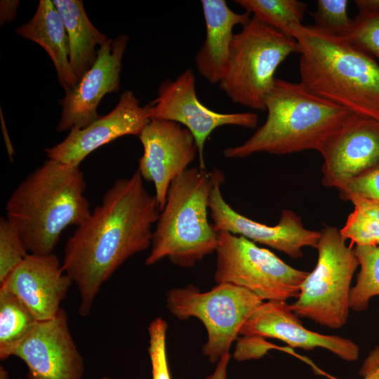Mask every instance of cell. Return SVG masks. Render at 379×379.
<instances>
[{
    "instance_id": "5b68a950",
    "label": "cell",
    "mask_w": 379,
    "mask_h": 379,
    "mask_svg": "<svg viewBox=\"0 0 379 379\" xmlns=\"http://www.w3.org/2000/svg\"><path fill=\"white\" fill-rule=\"evenodd\" d=\"M212 187L211 172L196 167L188 168L171 182L146 265L168 258L175 265L191 267L215 252L218 235L208 218Z\"/></svg>"
},
{
    "instance_id": "ffe728a7",
    "label": "cell",
    "mask_w": 379,
    "mask_h": 379,
    "mask_svg": "<svg viewBox=\"0 0 379 379\" xmlns=\"http://www.w3.org/2000/svg\"><path fill=\"white\" fill-rule=\"evenodd\" d=\"M15 33L40 45L50 56L65 91L78 82L69 59L66 29L53 0H40L33 17L18 27Z\"/></svg>"
},
{
    "instance_id": "83f0119b",
    "label": "cell",
    "mask_w": 379,
    "mask_h": 379,
    "mask_svg": "<svg viewBox=\"0 0 379 379\" xmlns=\"http://www.w3.org/2000/svg\"><path fill=\"white\" fill-rule=\"evenodd\" d=\"M347 35L354 45L379 59V8L357 13Z\"/></svg>"
},
{
    "instance_id": "5bb4252c",
    "label": "cell",
    "mask_w": 379,
    "mask_h": 379,
    "mask_svg": "<svg viewBox=\"0 0 379 379\" xmlns=\"http://www.w3.org/2000/svg\"><path fill=\"white\" fill-rule=\"evenodd\" d=\"M128 41V36L124 34L109 39L99 49L89 71L65 91L59 101L62 112L56 126L58 132L84 128L100 117L97 108L101 100L106 94L119 90L122 59Z\"/></svg>"
},
{
    "instance_id": "cb8c5ba5",
    "label": "cell",
    "mask_w": 379,
    "mask_h": 379,
    "mask_svg": "<svg viewBox=\"0 0 379 379\" xmlns=\"http://www.w3.org/2000/svg\"><path fill=\"white\" fill-rule=\"evenodd\" d=\"M354 251L360 270L350 291V307L361 312L367 309L373 297L379 295V246H355Z\"/></svg>"
},
{
    "instance_id": "f1b7e54d",
    "label": "cell",
    "mask_w": 379,
    "mask_h": 379,
    "mask_svg": "<svg viewBox=\"0 0 379 379\" xmlns=\"http://www.w3.org/2000/svg\"><path fill=\"white\" fill-rule=\"evenodd\" d=\"M167 328L166 321L161 317L154 319L148 326L152 379H171L166 353Z\"/></svg>"
},
{
    "instance_id": "9c48e42d",
    "label": "cell",
    "mask_w": 379,
    "mask_h": 379,
    "mask_svg": "<svg viewBox=\"0 0 379 379\" xmlns=\"http://www.w3.org/2000/svg\"><path fill=\"white\" fill-rule=\"evenodd\" d=\"M218 235L216 284L244 288L262 301L286 302L298 296L309 272L288 265L242 236L227 232H219Z\"/></svg>"
},
{
    "instance_id": "836d02e7",
    "label": "cell",
    "mask_w": 379,
    "mask_h": 379,
    "mask_svg": "<svg viewBox=\"0 0 379 379\" xmlns=\"http://www.w3.org/2000/svg\"><path fill=\"white\" fill-rule=\"evenodd\" d=\"M358 13H367L379 8V0H355Z\"/></svg>"
},
{
    "instance_id": "6da1fadb",
    "label": "cell",
    "mask_w": 379,
    "mask_h": 379,
    "mask_svg": "<svg viewBox=\"0 0 379 379\" xmlns=\"http://www.w3.org/2000/svg\"><path fill=\"white\" fill-rule=\"evenodd\" d=\"M155 196L136 171L117 179L101 204L66 242L62 266L79 290V313L87 317L94 300L114 272L129 258L151 246L159 215Z\"/></svg>"
},
{
    "instance_id": "1f68e13d",
    "label": "cell",
    "mask_w": 379,
    "mask_h": 379,
    "mask_svg": "<svg viewBox=\"0 0 379 379\" xmlns=\"http://www.w3.org/2000/svg\"><path fill=\"white\" fill-rule=\"evenodd\" d=\"M20 4L19 1H1L0 3V22L1 25L5 22L13 21L16 15L17 8Z\"/></svg>"
},
{
    "instance_id": "f546056e",
    "label": "cell",
    "mask_w": 379,
    "mask_h": 379,
    "mask_svg": "<svg viewBox=\"0 0 379 379\" xmlns=\"http://www.w3.org/2000/svg\"><path fill=\"white\" fill-rule=\"evenodd\" d=\"M338 191L345 201L366 199L379 202V164L350 180Z\"/></svg>"
},
{
    "instance_id": "3957f363",
    "label": "cell",
    "mask_w": 379,
    "mask_h": 379,
    "mask_svg": "<svg viewBox=\"0 0 379 379\" xmlns=\"http://www.w3.org/2000/svg\"><path fill=\"white\" fill-rule=\"evenodd\" d=\"M86 189L79 166L48 159L18 184L7 200L6 214L28 252L53 253L62 232L89 217Z\"/></svg>"
},
{
    "instance_id": "ba28073f",
    "label": "cell",
    "mask_w": 379,
    "mask_h": 379,
    "mask_svg": "<svg viewBox=\"0 0 379 379\" xmlns=\"http://www.w3.org/2000/svg\"><path fill=\"white\" fill-rule=\"evenodd\" d=\"M262 302L248 290L225 283L206 292L189 284L166 293V307L173 316L180 320L195 317L205 326L208 339L202 352L213 364L230 352L243 324Z\"/></svg>"
},
{
    "instance_id": "30bf717a",
    "label": "cell",
    "mask_w": 379,
    "mask_h": 379,
    "mask_svg": "<svg viewBox=\"0 0 379 379\" xmlns=\"http://www.w3.org/2000/svg\"><path fill=\"white\" fill-rule=\"evenodd\" d=\"M148 105L150 119L174 121L190 131L198 147L199 168L203 170H206L205 144L215 128L231 125L254 129L259 120L253 112L220 113L203 105L197 95L196 79L191 69L175 79L164 80L157 98Z\"/></svg>"
},
{
    "instance_id": "d6a6232c",
    "label": "cell",
    "mask_w": 379,
    "mask_h": 379,
    "mask_svg": "<svg viewBox=\"0 0 379 379\" xmlns=\"http://www.w3.org/2000/svg\"><path fill=\"white\" fill-rule=\"evenodd\" d=\"M231 359L230 353L224 354L217 362V366L213 373L206 377V379H227V367Z\"/></svg>"
},
{
    "instance_id": "7a4b0ae2",
    "label": "cell",
    "mask_w": 379,
    "mask_h": 379,
    "mask_svg": "<svg viewBox=\"0 0 379 379\" xmlns=\"http://www.w3.org/2000/svg\"><path fill=\"white\" fill-rule=\"evenodd\" d=\"M300 83L324 99L379 122V64L348 39L293 24Z\"/></svg>"
},
{
    "instance_id": "2e32d148",
    "label": "cell",
    "mask_w": 379,
    "mask_h": 379,
    "mask_svg": "<svg viewBox=\"0 0 379 379\" xmlns=\"http://www.w3.org/2000/svg\"><path fill=\"white\" fill-rule=\"evenodd\" d=\"M149 105H140L133 92L124 91L114 109L84 128H72L61 142L44 149L48 159L79 166L98 147L121 136H138L149 121Z\"/></svg>"
},
{
    "instance_id": "d590c367",
    "label": "cell",
    "mask_w": 379,
    "mask_h": 379,
    "mask_svg": "<svg viewBox=\"0 0 379 379\" xmlns=\"http://www.w3.org/2000/svg\"><path fill=\"white\" fill-rule=\"evenodd\" d=\"M18 379H22V378H18ZM101 379H111V378H109L108 376H104Z\"/></svg>"
},
{
    "instance_id": "e575fe53",
    "label": "cell",
    "mask_w": 379,
    "mask_h": 379,
    "mask_svg": "<svg viewBox=\"0 0 379 379\" xmlns=\"http://www.w3.org/2000/svg\"><path fill=\"white\" fill-rule=\"evenodd\" d=\"M0 379H9L8 373L1 366L0 369Z\"/></svg>"
},
{
    "instance_id": "4316f807",
    "label": "cell",
    "mask_w": 379,
    "mask_h": 379,
    "mask_svg": "<svg viewBox=\"0 0 379 379\" xmlns=\"http://www.w3.org/2000/svg\"><path fill=\"white\" fill-rule=\"evenodd\" d=\"M28 251L10 222L0 218V283L25 258Z\"/></svg>"
},
{
    "instance_id": "4fadbf2b",
    "label": "cell",
    "mask_w": 379,
    "mask_h": 379,
    "mask_svg": "<svg viewBox=\"0 0 379 379\" xmlns=\"http://www.w3.org/2000/svg\"><path fill=\"white\" fill-rule=\"evenodd\" d=\"M138 138L143 154L137 171L143 180L153 182L161 212L171 182L189 168L199 154L198 147L188 129L168 120L150 119Z\"/></svg>"
},
{
    "instance_id": "4dcf8cb0",
    "label": "cell",
    "mask_w": 379,
    "mask_h": 379,
    "mask_svg": "<svg viewBox=\"0 0 379 379\" xmlns=\"http://www.w3.org/2000/svg\"><path fill=\"white\" fill-rule=\"evenodd\" d=\"M359 373L363 379H379V345L371 350L364 360ZM330 379H338L329 375Z\"/></svg>"
},
{
    "instance_id": "ac0fdd59",
    "label": "cell",
    "mask_w": 379,
    "mask_h": 379,
    "mask_svg": "<svg viewBox=\"0 0 379 379\" xmlns=\"http://www.w3.org/2000/svg\"><path fill=\"white\" fill-rule=\"evenodd\" d=\"M72 281L53 253H29L0 283V288L15 295L37 321L55 317Z\"/></svg>"
},
{
    "instance_id": "603a6c76",
    "label": "cell",
    "mask_w": 379,
    "mask_h": 379,
    "mask_svg": "<svg viewBox=\"0 0 379 379\" xmlns=\"http://www.w3.org/2000/svg\"><path fill=\"white\" fill-rule=\"evenodd\" d=\"M36 321L15 295L0 288V352L21 340Z\"/></svg>"
},
{
    "instance_id": "277c9868",
    "label": "cell",
    "mask_w": 379,
    "mask_h": 379,
    "mask_svg": "<svg viewBox=\"0 0 379 379\" xmlns=\"http://www.w3.org/2000/svg\"><path fill=\"white\" fill-rule=\"evenodd\" d=\"M265 123L244 142L224 149L228 159L255 153L283 155L320 151L353 114L312 93L302 83L277 79L266 98Z\"/></svg>"
},
{
    "instance_id": "9a60e30c",
    "label": "cell",
    "mask_w": 379,
    "mask_h": 379,
    "mask_svg": "<svg viewBox=\"0 0 379 379\" xmlns=\"http://www.w3.org/2000/svg\"><path fill=\"white\" fill-rule=\"evenodd\" d=\"M319 152L323 185L338 190L379 164V122L353 113Z\"/></svg>"
},
{
    "instance_id": "44dd1931",
    "label": "cell",
    "mask_w": 379,
    "mask_h": 379,
    "mask_svg": "<svg viewBox=\"0 0 379 379\" xmlns=\"http://www.w3.org/2000/svg\"><path fill=\"white\" fill-rule=\"evenodd\" d=\"M68 38L69 59L78 81L96 60L98 52L109 38L91 23L81 0H53Z\"/></svg>"
},
{
    "instance_id": "d4e9b609",
    "label": "cell",
    "mask_w": 379,
    "mask_h": 379,
    "mask_svg": "<svg viewBox=\"0 0 379 379\" xmlns=\"http://www.w3.org/2000/svg\"><path fill=\"white\" fill-rule=\"evenodd\" d=\"M352 212L340 230L350 245L379 246V202L355 199Z\"/></svg>"
},
{
    "instance_id": "52a82bcc",
    "label": "cell",
    "mask_w": 379,
    "mask_h": 379,
    "mask_svg": "<svg viewBox=\"0 0 379 379\" xmlns=\"http://www.w3.org/2000/svg\"><path fill=\"white\" fill-rule=\"evenodd\" d=\"M340 230L325 226L316 248L317 262L290 305L298 317L331 328L343 326L349 316L353 274L359 267L354 248L347 245Z\"/></svg>"
},
{
    "instance_id": "8992f818",
    "label": "cell",
    "mask_w": 379,
    "mask_h": 379,
    "mask_svg": "<svg viewBox=\"0 0 379 379\" xmlns=\"http://www.w3.org/2000/svg\"><path fill=\"white\" fill-rule=\"evenodd\" d=\"M293 53H299L293 38L252 15L233 36L220 88L235 104L265 111V100L274 86L276 70Z\"/></svg>"
},
{
    "instance_id": "484cf974",
    "label": "cell",
    "mask_w": 379,
    "mask_h": 379,
    "mask_svg": "<svg viewBox=\"0 0 379 379\" xmlns=\"http://www.w3.org/2000/svg\"><path fill=\"white\" fill-rule=\"evenodd\" d=\"M347 0H318L317 8L310 15L314 25L332 34L346 37L353 19L347 13Z\"/></svg>"
},
{
    "instance_id": "7c38bea8",
    "label": "cell",
    "mask_w": 379,
    "mask_h": 379,
    "mask_svg": "<svg viewBox=\"0 0 379 379\" xmlns=\"http://www.w3.org/2000/svg\"><path fill=\"white\" fill-rule=\"evenodd\" d=\"M213 187L208 200L209 215L217 232L242 236L280 251L293 258L302 256L305 247L316 248L320 231L305 228L301 218L291 210H283L278 223L269 226L239 213L224 199L220 186L225 180L219 170L211 171Z\"/></svg>"
},
{
    "instance_id": "8fae6325",
    "label": "cell",
    "mask_w": 379,
    "mask_h": 379,
    "mask_svg": "<svg viewBox=\"0 0 379 379\" xmlns=\"http://www.w3.org/2000/svg\"><path fill=\"white\" fill-rule=\"evenodd\" d=\"M16 357L28 368V379H82L84 361L62 307L50 319L37 321L18 343L0 352V359Z\"/></svg>"
},
{
    "instance_id": "7402d4cb",
    "label": "cell",
    "mask_w": 379,
    "mask_h": 379,
    "mask_svg": "<svg viewBox=\"0 0 379 379\" xmlns=\"http://www.w3.org/2000/svg\"><path fill=\"white\" fill-rule=\"evenodd\" d=\"M236 4L265 25L291 37V26L303 20L307 4L298 0H236Z\"/></svg>"
},
{
    "instance_id": "e0dca14e",
    "label": "cell",
    "mask_w": 379,
    "mask_h": 379,
    "mask_svg": "<svg viewBox=\"0 0 379 379\" xmlns=\"http://www.w3.org/2000/svg\"><path fill=\"white\" fill-rule=\"evenodd\" d=\"M239 335L276 338L307 350L321 347L347 361H356L359 356V347L352 340L305 328L286 301H263L243 324Z\"/></svg>"
},
{
    "instance_id": "d6986e66",
    "label": "cell",
    "mask_w": 379,
    "mask_h": 379,
    "mask_svg": "<svg viewBox=\"0 0 379 379\" xmlns=\"http://www.w3.org/2000/svg\"><path fill=\"white\" fill-rule=\"evenodd\" d=\"M206 25L205 40L196 54L198 72L208 82L219 84L227 69L230 52L236 25H244L251 19L248 12L233 11L225 0H202Z\"/></svg>"
}]
</instances>
